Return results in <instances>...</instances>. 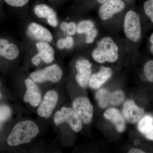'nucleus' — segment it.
<instances>
[{"mask_svg":"<svg viewBox=\"0 0 153 153\" xmlns=\"http://www.w3.org/2000/svg\"><path fill=\"white\" fill-rule=\"evenodd\" d=\"M38 126L34 122L25 120L19 122L12 129L7 139L8 144L16 146L30 142L39 133Z\"/></svg>","mask_w":153,"mask_h":153,"instance_id":"obj_1","label":"nucleus"},{"mask_svg":"<svg viewBox=\"0 0 153 153\" xmlns=\"http://www.w3.org/2000/svg\"><path fill=\"white\" fill-rule=\"evenodd\" d=\"M118 47L112 38L104 37L97 42V47L92 52V57L98 63H114L118 59Z\"/></svg>","mask_w":153,"mask_h":153,"instance_id":"obj_2","label":"nucleus"},{"mask_svg":"<svg viewBox=\"0 0 153 153\" xmlns=\"http://www.w3.org/2000/svg\"><path fill=\"white\" fill-rule=\"evenodd\" d=\"M123 27L127 38L134 42L140 41L141 38V26L138 14L134 11H128L125 17Z\"/></svg>","mask_w":153,"mask_h":153,"instance_id":"obj_3","label":"nucleus"},{"mask_svg":"<svg viewBox=\"0 0 153 153\" xmlns=\"http://www.w3.org/2000/svg\"><path fill=\"white\" fill-rule=\"evenodd\" d=\"M54 123L56 125L67 123L71 128L76 132L82 129V121L74 110L63 106L60 111L55 113L54 117Z\"/></svg>","mask_w":153,"mask_h":153,"instance_id":"obj_4","label":"nucleus"},{"mask_svg":"<svg viewBox=\"0 0 153 153\" xmlns=\"http://www.w3.org/2000/svg\"><path fill=\"white\" fill-rule=\"evenodd\" d=\"M63 71L57 64H52L42 70L34 71L30 77L34 82L38 83L50 81L56 82L60 81L63 76Z\"/></svg>","mask_w":153,"mask_h":153,"instance_id":"obj_5","label":"nucleus"},{"mask_svg":"<svg viewBox=\"0 0 153 153\" xmlns=\"http://www.w3.org/2000/svg\"><path fill=\"white\" fill-rule=\"evenodd\" d=\"M72 106L83 123L88 124L91 122L93 115V107L87 97L76 98L73 101Z\"/></svg>","mask_w":153,"mask_h":153,"instance_id":"obj_6","label":"nucleus"},{"mask_svg":"<svg viewBox=\"0 0 153 153\" xmlns=\"http://www.w3.org/2000/svg\"><path fill=\"white\" fill-rule=\"evenodd\" d=\"M124 98V94L121 91L111 93L105 89H101L96 94V98L98 101L99 105L102 108L118 105L123 101Z\"/></svg>","mask_w":153,"mask_h":153,"instance_id":"obj_7","label":"nucleus"},{"mask_svg":"<svg viewBox=\"0 0 153 153\" xmlns=\"http://www.w3.org/2000/svg\"><path fill=\"white\" fill-rule=\"evenodd\" d=\"M58 100V94L55 90L47 91L37 110L40 117L48 118L52 114Z\"/></svg>","mask_w":153,"mask_h":153,"instance_id":"obj_8","label":"nucleus"},{"mask_svg":"<svg viewBox=\"0 0 153 153\" xmlns=\"http://www.w3.org/2000/svg\"><path fill=\"white\" fill-rule=\"evenodd\" d=\"M125 6V3L122 0H108L99 9V16L102 20L106 21L121 12Z\"/></svg>","mask_w":153,"mask_h":153,"instance_id":"obj_9","label":"nucleus"},{"mask_svg":"<svg viewBox=\"0 0 153 153\" xmlns=\"http://www.w3.org/2000/svg\"><path fill=\"white\" fill-rule=\"evenodd\" d=\"M91 63L85 59H79L76 61V68L77 70L75 78L79 85L85 88L88 84L91 74Z\"/></svg>","mask_w":153,"mask_h":153,"instance_id":"obj_10","label":"nucleus"},{"mask_svg":"<svg viewBox=\"0 0 153 153\" xmlns=\"http://www.w3.org/2000/svg\"><path fill=\"white\" fill-rule=\"evenodd\" d=\"M27 34L30 38L39 41L49 43L53 40V36L49 30L35 22L31 23L28 26Z\"/></svg>","mask_w":153,"mask_h":153,"instance_id":"obj_11","label":"nucleus"},{"mask_svg":"<svg viewBox=\"0 0 153 153\" xmlns=\"http://www.w3.org/2000/svg\"><path fill=\"white\" fill-rule=\"evenodd\" d=\"M27 91L24 97V101L29 102L32 106L37 107L41 101V94L39 88L32 79H26L25 81Z\"/></svg>","mask_w":153,"mask_h":153,"instance_id":"obj_12","label":"nucleus"},{"mask_svg":"<svg viewBox=\"0 0 153 153\" xmlns=\"http://www.w3.org/2000/svg\"><path fill=\"white\" fill-rule=\"evenodd\" d=\"M20 54L18 45L7 38L0 37V57L10 61L16 60Z\"/></svg>","mask_w":153,"mask_h":153,"instance_id":"obj_13","label":"nucleus"},{"mask_svg":"<svg viewBox=\"0 0 153 153\" xmlns=\"http://www.w3.org/2000/svg\"><path fill=\"white\" fill-rule=\"evenodd\" d=\"M123 114L128 121L131 123H135L142 118L144 110L137 105L133 100H128L124 105Z\"/></svg>","mask_w":153,"mask_h":153,"instance_id":"obj_14","label":"nucleus"},{"mask_svg":"<svg viewBox=\"0 0 153 153\" xmlns=\"http://www.w3.org/2000/svg\"><path fill=\"white\" fill-rule=\"evenodd\" d=\"M34 13L36 16L47 20L50 26L56 27L58 24L57 15L55 11L45 4H38L34 7Z\"/></svg>","mask_w":153,"mask_h":153,"instance_id":"obj_15","label":"nucleus"},{"mask_svg":"<svg viewBox=\"0 0 153 153\" xmlns=\"http://www.w3.org/2000/svg\"><path fill=\"white\" fill-rule=\"evenodd\" d=\"M113 71L111 68L102 66L99 71L91 75L88 85L91 88L97 89L111 77Z\"/></svg>","mask_w":153,"mask_h":153,"instance_id":"obj_16","label":"nucleus"},{"mask_svg":"<svg viewBox=\"0 0 153 153\" xmlns=\"http://www.w3.org/2000/svg\"><path fill=\"white\" fill-rule=\"evenodd\" d=\"M105 118L110 121L115 126L119 132H123L126 129L124 118L120 112L115 108L107 110L104 113Z\"/></svg>","mask_w":153,"mask_h":153,"instance_id":"obj_17","label":"nucleus"},{"mask_svg":"<svg viewBox=\"0 0 153 153\" xmlns=\"http://www.w3.org/2000/svg\"><path fill=\"white\" fill-rule=\"evenodd\" d=\"M36 47L41 60L46 63L53 62L55 59V50L48 42L38 41L36 43Z\"/></svg>","mask_w":153,"mask_h":153,"instance_id":"obj_18","label":"nucleus"},{"mask_svg":"<svg viewBox=\"0 0 153 153\" xmlns=\"http://www.w3.org/2000/svg\"><path fill=\"white\" fill-rule=\"evenodd\" d=\"M138 129L148 139L153 140V117L147 115L140 120Z\"/></svg>","mask_w":153,"mask_h":153,"instance_id":"obj_19","label":"nucleus"},{"mask_svg":"<svg viewBox=\"0 0 153 153\" xmlns=\"http://www.w3.org/2000/svg\"><path fill=\"white\" fill-rule=\"evenodd\" d=\"M94 28V24L90 20L81 21L76 26V32L79 34H86Z\"/></svg>","mask_w":153,"mask_h":153,"instance_id":"obj_20","label":"nucleus"},{"mask_svg":"<svg viewBox=\"0 0 153 153\" xmlns=\"http://www.w3.org/2000/svg\"><path fill=\"white\" fill-rule=\"evenodd\" d=\"M144 71L148 81L153 82V60H150L145 64Z\"/></svg>","mask_w":153,"mask_h":153,"instance_id":"obj_21","label":"nucleus"},{"mask_svg":"<svg viewBox=\"0 0 153 153\" xmlns=\"http://www.w3.org/2000/svg\"><path fill=\"white\" fill-rule=\"evenodd\" d=\"M144 9L146 15L153 23V0H148L144 3Z\"/></svg>","mask_w":153,"mask_h":153,"instance_id":"obj_22","label":"nucleus"},{"mask_svg":"<svg viewBox=\"0 0 153 153\" xmlns=\"http://www.w3.org/2000/svg\"><path fill=\"white\" fill-rule=\"evenodd\" d=\"M9 5L14 7H20L27 4L29 0H4Z\"/></svg>","mask_w":153,"mask_h":153,"instance_id":"obj_23","label":"nucleus"},{"mask_svg":"<svg viewBox=\"0 0 153 153\" xmlns=\"http://www.w3.org/2000/svg\"><path fill=\"white\" fill-rule=\"evenodd\" d=\"M98 35V31L95 28L86 33L85 36V42L87 44H90L93 43L95 38Z\"/></svg>","mask_w":153,"mask_h":153,"instance_id":"obj_24","label":"nucleus"},{"mask_svg":"<svg viewBox=\"0 0 153 153\" xmlns=\"http://www.w3.org/2000/svg\"><path fill=\"white\" fill-rule=\"evenodd\" d=\"M66 32L69 36H74L76 32V26L75 23L73 22L68 23Z\"/></svg>","mask_w":153,"mask_h":153,"instance_id":"obj_25","label":"nucleus"},{"mask_svg":"<svg viewBox=\"0 0 153 153\" xmlns=\"http://www.w3.org/2000/svg\"><path fill=\"white\" fill-rule=\"evenodd\" d=\"M65 39V47L67 49H71L74 45V39L71 36H67Z\"/></svg>","mask_w":153,"mask_h":153,"instance_id":"obj_26","label":"nucleus"},{"mask_svg":"<svg viewBox=\"0 0 153 153\" xmlns=\"http://www.w3.org/2000/svg\"><path fill=\"white\" fill-rule=\"evenodd\" d=\"M41 60V57H40V55L38 53L36 54V55H34L33 57H32V63H33L35 66H38L40 64Z\"/></svg>","mask_w":153,"mask_h":153,"instance_id":"obj_27","label":"nucleus"},{"mask_svg":"<svg viewBox=\"0 0 153 153\" xmlns=\"http://www.w3.org/2000/svg\"><path fill=\"white\" fill-rule=\"evenodd\" d=\"M65 39L64 38H61L59 39L57 42V48L60 50L64 49L65 47Z\"/></svg>","mask_w":153,"mask_h":153,"instance_id":"obj_28","label":"nucleus"},{"mask_svg":"<svg viewBox=\"0 0 153 153\" xmlns=\"http://www.w3.org/2000/svg\"><path fill=\"white\" fill-rule=\"evenodd\" d=\"M68 24L66 22H62L60 25V28L63 32H65L67 31Z\"/></svg>","mask_w":153,"mask_h":153,"instance_id":"obj_29","label":"nucleus"},{"mask_svg":"<svg viewBox=\"0 0 153 153\" xmlns=\"http://www.w3.org/2000/svg\"><path fill=\"white\" fill-rule=\"evenodd\" d=\"M128 153H145L143 151L141 150L137 149H133L130 150L129 151Z\"/></svg>","mask_w":153,"mask_h":153,"instance_id":"obj_30","label":"nucleus"},{"mask_svg":"<svg viewBox=\"0 0 153 153\" xmlns=\"http://www.w3.org/2000/svg\"><path fill=\"white\" fill-rule=\"evenodd\" d=\"M150 41L152 44V46L150 47V51L153 54V33L152 34L150 38Z\"/></svg>","mask_w":153,"mask_h":153,"instance_id":"obj_31","label":"nucleus"},{"mask_svg":"<svg viewBox=\"0 0 153 153\" xmlns=\"http://www.w3.org/2000/svg\"><path fill=\"white\" fill-rule=\"evenodd\" d=\"M98 3H99L100 4H102L103 3L105 2V1H106L108 0H96Z\"/></svg>","mask_w":153,"mask_h":153,"instance_id":"obj_32","label":"nucleus"},{"mask_svg":"<svg viewBox=\"0 0 153 153\" xmlns=\"http://www.w3.org/2000/svg\"><path fill=\"white\" fill-rule=\"evenodd\" d=\"M0 85H1V83H0ZM0 96H1V95H0Z\"/></svg>","mask_w":153,"mask_h":153,"instance_id":"obj_33","label":"nucleus"},{"mask_svg":"<svg viewBox=\"0 0 153 153\" xmlns=\"http://www.w3.org/2000/svg\"></svg>","mask_w":153,"mask_h":153,"instance_id":"obj_34","label":"nucleus"},{"mask_svg":"<svg viewBox=\"0 0 153 153\" xmlns=\"http://www.w3.org/2000/svg\"><path fill=\"white\" fill-rule=\"evenodd\" d=\"M0 1H1V0H0Z\"/></svg>","mask_w":153,"mask_h":153,"instance_id":"obj_35","label":"nucleus"}]
</instances>
